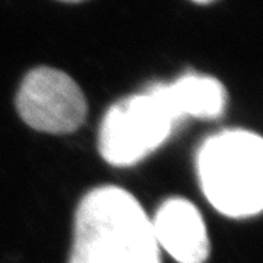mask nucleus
<instances>
[{
	"label": "nucleus",
	"instance_id": "f257e3e1",
	"mask_svg": "<svg viewBox=\"0 0 263 263\" xmlns=\"http://www.w3.org/2000/svg\"><path fill=\"white\" fill-rule=\"evenodd\" d=\"M69 263H161L151 218L130 192L101 186L82 197Z\"/></svg>",
	"mask_w": 263,
	"mask_h": 263
},
{
	"label": "nucleus",
	"instance_id": "20e7f679",
	"mask_svg": "<svg viewBox=\"0 0 263 263\" xmlns=\"http://www.w3.org/2000/svg\"><path fill=\"white\" fill-rule=\"evenodd\" d=\"M16 108L29 127L43 133L67 135L86 119V100L70 76L53 67H35L27 73L16 95Z\"/></svg>",
	"mask_w": 263,
	"mask_h": 263
},
{
	"label": "nucleus",
	"instance_id": "7ed1b4c3",
	"mask_svg": "<svg viewBox=\"0 0 263 263\" xmlns=\"http://www.w3.org/2000/svg\"><path fill=\"white\" fill-rule=\"evenodd\" d=\"M180 122L167 84H152L107 110L100 126V154L116 167L135 165L168 141Z\"/></svg>",
	"mask_w": 263,
	"mask_h": 263
},
{
	"label": "nucleus",
	"instance_id": "0eeeda50",
	"mask_svg": "<svg viewBox=\"0 0 263 263\" xmlns=\"http://www.w3.org/2000/svg\"><path fill=\"white\" fill-rule=\"evenodd\" d=\"M193 2H199V3H208V2H212V0H193Z\"/></svg>",
	"mask_w": 263,
	"mask_h": 263
},
{
	"label": "nucleus",
	"instance_id": "39448f33",
	"mask_svg": "<svg viewBox=\"0 0 263 263\" xmlns=\"http://www.w3.org/2000/svg\"><path fill=\"white\" fill-rule=\"evenodd\" d=\"M155 240L160 249L179 263H205L211 243L205 221L190 200L170 197L151 218Z\"/></svg>",
	"mask_w": 263,
	"mask_h": 263
},
{
	"label": "nucleus",
	"instance_id": "f03ea898",
	"mask_svg": "<svg viewBox=\"0 0 263 263\" xmlns=\"http://www.w3.org/2000/svg\"><path fill=\"white\" fill-rule=\"evenodd\" d=\"M199 184L219 214L241 219L263 206V141L250 130L231 129L206 138L197 149Z\"/></svg>",
	"mask_w": 263,
	"mask_h": 263
},
{
	"label": "nucleus",
	"instance_id": "423d86ee",
	"mask_svg": "<svg viewBox=\"0 0 263 263\" xmlns=\"http://www.w3.org/2000/svg\"><path fill=\"white\" fill-rule=\"evenodd\" d=\"M167 92L181 122L186 119H218L226 110V88L212 76L184 73L167 84Z\"/></svg>",
	"mask_w": 263,
	"mask_h": 263
},
{
	"label": "nucleus",
	"instance_id": "6e6552de",
	"mask_svg": "<svg viewBox=\"0 0 263 263\" xmlns=\"http://www.w3.org/2000/svg\"><path fill=\"white\" fill-rule=\"evenodd\" d=\"M65 2H81V0H65Z\"/></svg>",
	"mask_w": 263,
	"mask_h": 263
}]
</instances>
